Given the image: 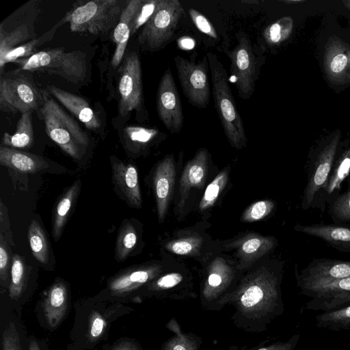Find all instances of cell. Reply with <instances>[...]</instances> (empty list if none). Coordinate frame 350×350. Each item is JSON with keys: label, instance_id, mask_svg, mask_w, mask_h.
I'll return each mask as SVG.
<instances>
[{"label": "cell", "instance_id": "obj_43", "mask_svg": "<svg viewBox=\"0 0 350 350\" xmlns=\"http://www.w3.org/2000/svg\"><path fill=\"white\" fill-rule=\"evenodd\" d=\"M158 3L159 0H142L132 20L131 36L149 20L154 12Z\"/></svg>", "mask_w": 350, "mask_h": 350}, {"label": "cell", "instance_id": "obj_21", "mask_svg": "<svg viewBox=\"0 0 350 350\" xmlns=\"http://www.w3.org/2000/svg\"><path fill=\"white\" fill-rule=\"evenodd\" d=\"M112 176L116 185L126 197L129 204L135 208L142 206V196L136 168L125 164L116 158L111 161Z\"/></svg>", "mask_w": 350, "mask_h": 350}, {"label": "cell", "instance_id": "obj_2", "mask_svg": "<svg viewBox=\"0 0 350 350\" xmlns=\"http://www.w3.org/2000/svg\"><path fill=\"white\" fill-rule=\"evenodd\" d=\"M206 55L215 109L229 143L233 148L241 149L245 147L247 138L243 122L230 90L227 71L215 53L208 52Z\"/></svg>", "mask_w": 350, "mask_h": 350}, {"label": "cell", "instance_id": "obj_9", "mask_svg": "<svg viewBox=\"0 0 350 350\" xmlns=\"http://www.w3.org/2000/svg\"><path fill=\"white\" fill-rule=\"evenodd\" d=\"M296 277L300 293L310 297L305 308L329 312L350 305V278L319 280Z\"/></svg>", "mask_w": 350, "mask_h": 350}, {"label": "cell", "instance_id": "obj_40", "mask_svg": "<svg viewBox=\"0 0 350 350\" xmlns=\"http://www.w3.org/2000/svg\"><path fill=\"white\" fill-rule=\"evenodd\" d=\"M228 176V171H223L207 186L199 205L201 211H204L215 204L219 193L226 185Z\"/></svg>", "mask_w": 350, "mask_h": 350}, {"label": "cell", "instance_id": "obj_47", "mask_svg": "<svg viewBox=\"0 0 350 350\" xmlns=\"http://www.w3.org/2000/svg\"><path fill=\"white\" fill-rule=\"evenodd\" d=\"M300 338L301 335L299 334H295L286 341L260 344L257 347L250 348V350H295Z\"/></svg>", "mask_w": 350, "mask_h": 350}, {"label": "cell", "instance_id": "obj_53", "mask_svg": "<svg viewBox=\"0 0 350 350\" xmlns=\"http://www.w3.org/2000/svg\"><path fill=\"white\" fill-rule=\"evenodd\" d=\"M29 350H41L36 340L31 339L29 342Z\"/></svg>", "mask_w": 350, "mask_h": 350}, {"label": "cell", "instance_id": "obj_15", "mask_svg": "<svg viewBox=\"0 0 350 350\" xmlns=\"http://www.w3.org/2000/svg\"><path fill=\"white\" fill-rule=\"evenodd\" d=\"M324 49L323 67L329 81L337 85L350 83V46L332 35Z\"/></svg>", "mask_w": 350, "mask_h": 350}, {"label": "cell", "instance_id": "obj_46", "mask_svg": "<svg viewBox=\"0 0 350 350\" xmlns=\"http://www.w3.org/2000/svg\"><path fill=\"white\" fill-rule=\"evenodd\" d=\"M189 14L193 23L199 31L212 38L217 39V33L214 26L204 14L194 8H190Z\"/></svg>", "mask_w": 350, "mask_h": 350}, {"label": "cell", "instance_id": "obj_28", "mask_svg": "<svg viewBox=\"0 0 350 350\" xmlns=\"http://www.w3.org/2000/svg\"><path fill=\"white\" fill-rule=\"evenodd\" d=\"M31 111L21 113L14 133H3L1 145L12 148H29L34 142Z\"/></svg>", "mask_w": 350, "mask_h": 350}, {"label": "cell", "instance_id": "obj_18", "mask_svg": "<svg viewBox=\"0 0 350 350\" xmlns=\"http://www.w3.org/2000/svg\"><path fill=\"white\" fill-rule=\"evenodd\" d=\"M175 180L173 155L165 157L157 165L153 178L158 218L164 219L172 198Z\"/></svg>", "mask_w": 350, "mask_h": 350}, {"label": "cell", "instance_id": "obj_19", "mask_svg": "<svg viewBox=\"0 0 350 350\" xmlns=\"http://www.w3.org/2000/svg\"><path fill=\"white\" fill-rule=\"evenodd\" d=\"M46 92L55 98L88 129H100L101 122L88 101L83 97L55 85H47Z\"/></svg>", "mask_w": 350, "mask_h": 350}, {"label": "cell", "instance_id": "obj_42", "mask_svg": "<svg viewBox=\"0 0 350 350\" xmlns=\"http://www.w3.org/2000/svg\"><path fill=\"white\" fill-rule=\"evenodd\" d=\"M275 206L273 201L264 200L258 201L248 207L242 215L244 222H253L262 219L271 213Z\"/></svg>", "mask_w": 350, "mask_h": 350}, {"label": "cell", "instance_id": "obj_33", "mask_svg": "<svg viewBox=\"0 0 350 350\" xmlns=\"http://www.w3.org/2000/svg\"><path fill=\"white\" fill-rule=\"evenodd\" d=\"M294 26L292 17L286 16L268 25L262 36L269 46H277L286 41L291 35Z\"/></svg>", "mask_w": 350, "mask_h": 350}, {"label": "cell", "instance_id": "obj_13", "mask_svg": "<svg viewBox=\"0 0 350 350\" xmlns=\"http://www.w3.org/2000/svg\"><path fill=\"white\" fill-rule=\"evenodd\" d=\"M42 92L24 76L4 77L0 80V109L5 113L33 111L42 105Z\"/></svg>", "mask_w": 350, "mask_h": 350}, {"label": "cell", "instance_id": "obj_56", "mask_svg": "<svg viewBox=\"0 0 350 350\" xmlns=\"http://www.w3.org/2000/svg\"><path fill=\"white\" fill-rule=\"evenodd\" d=\"M342 3L345 8L350 10V0L342 1Z\"/></svg>", "mask_w": 350, "mask_h": 350}, {"label": "cell", "instance_id": "obj_35", "mask_svg": "<svg viewBox=\"0 0 350 350\" xmlns=\"http://www.w3.org/2000/svg\"><path fill=\"white\" fill-rule=\"evenodd\" d=\"M30 38L27 24H23L10 31L0 27V59L11 50L29 41Z\"/></svg>", "mask_w": 350, "mask_h": 350}, {"label": "cell", "instance_id": "obj_36", "mask_svg": "<svg viewBox=\"0 0 350 350\" xmlns=\"http://www.w3.org/2000/svg\"><path fill=\"white\" fill-rule=\"evenodd\" d=\"M12 260L9 295L12 299H18L25 290L27 271L23 257L18 254H14Z\"/></svg>", "mask_w": 350, "mask_h": 350}, {"label": "cell", "instance_id": "obj_38", "mask_svg": "<svg viewBox=\"0 0 350 350\" xmlns=\"http://www.w3.org/2000/svg\"><path fill=\"white\" fill-rule=\"evenodd\" d=\"M173 329L174 335L166 340L161 350H201L202 340L200 337L193 333H186Z\"/></svg>", "mask_w": 350, "mask_h": 350}, {"label": "cell", "instance_id": "obj_37", "mask_svg": "<svg viewBox=\"0 0 350 350\" xmlns=\"http://www.w3.org/2000/svg\"><path fill=\"white\" fill-rule=\"evenodd\" d=\"M347 185L346 191L326 208L333 223L350 225V179Z\"/></svg>", "mask_w": 350, "mask_h": 350}, {"label": "cell", "instance_id": "obj_50", "mask_svg": "<svg viewBox=\"0 0 350 350\" xmlns=\"http://www.w3.org/2000/svg\"><path fill=\"white\" fill-rule=\"evenodd\" d=\"M0 204L1 231H3L4 229L5 232H7V235L5 238L8 239L7 241L9 242L10 244L12 243L14 245V244L12 240V232L10 230V226L8 221L7 208L3 203L2 200L0 201Z\"/></svg>", "mask_w": 350, "mask_h": 350}, {"label": "cell", "instance_id": "obj_10", "mask_svg": "<svg viewBox=\"0 0 350 350\" xmlns=\"http://www.w3.org/2000/svg\"><path fill=\"white\" fill-rule=\"evenodd\" d=\"M235 273L223 258H217L210 265L200 291V305L206 310L219 311L228 305L238 284Z\"/></svg>", "mask_w": 350, "mask_h": 350}, {"label": "cell", "instance_id": "obj_41", "mask_svg": "<svg viewBox=\"0 0 350 350\" xmlns=\"http://www.w3.org/2000/svg\"><path fill=\"white\" fill-rule=\"evenodd\" d=\"M124 133L130 142L140 146L148 145L157 138L163 137V133L159 130L142 126H128Z\"/></svg>", "mask_w": 350, "mask_h": 350}, {"label": "cell", "instance_id": "obj_49", "mask_svg": "<svg viewBox=\"0 0 350 350\" xmlns=\"http://www.w3.org/2000/svg\"><path fill=\"white\" fill-rule=\"evenodd\" d=\"M105 327V321L98 312L91 314L89 325V335L92 340L98 338L103 333Z\"/></svg>", "mask_w": 350, "mask_h": 350}, {"label": "cell", "instance_id": "obj_22", "mask_svg": "<svg viewBox=\"0 0 350 350\" xmlns=\"http://www.w3.org/2000/svg\"><path fill=\"white\" fill-rule=\"evenodd\" d=\"M208 154L205 148L198 150L185 165L180 180V199L178 207L183 208L192 187H201L206 178Z\"/></svg>", "mask_w": 350, "mask_h": 350}, {"label": "cell", "instance_id": "obj_55", "mask_svg": "<svg viewBox=\"0 0 350 350\" xmlns=\"http://www.w3.org/2000/svg\"><path fill=\"white\" fill-rule=\"evenodd\" d=\"M226 350H250V347L247 346H232Z\"/></svg>", "mask_w": 350, "mask_h": 350}, {"label": "cell", "instance_id": "obj_7", "mask_svg": "<svg viewBox=\"0 0 350 350\" xmlns=\"http://www.w3.org/2000/svg\"><path fill=\"white\" fill-rule=\"evenodd\" d=\"M237 41L232 49H223L229 57L230 79L239 96L248 100L252 96L258 79L262 59L257 53L249 36L243 31L235 33Z\"/></svg>", "mask_w": 350, "mask_h": 350}, {"label": "cell", "instance_id": "obj_25", "mask_svg": "<svg viewBox=\"0 0 350 350\" xmlns=\"http://www.w3.org/2000/svg\"><path fill=\"white\" fill-rule=\"evenodd\" d=\"M68 289L62 281L53 283L47 291L42 306L49 325L55 328L64 319L68 309Z\"/></svg>", "mask_w": 350, "mask_h": 350}, {"label": "cell", "instance_id": "obj_26", "mask_svg": "<svg viewBox=\"0 0 350 350\" xmlns=\"http://www.w3.org/2000/svg\"><path fill=\"white\" fill-rule=\"evenodd\" d=\"M0 164L21 173H36L49 167L38 155L3 145L0 146Z\"/></svg>", "mask_w": 350, "mask_h": 350}, {"label": "cell", "instance_id": "obj_16", "mask_svg": "<svg viewBox=\"0 0 350 350\" xmlns=\"http://www.w3.org/2000/svg\"><path fill=\"white\" fill-rule=\"evenodd\" d=\"M350 179V143L338 150L327 184L317 203L316 209L323 213L342 192V185Z\"/></svg>", "mask_w": 350, "mask_h": 350}, {"label": "cell", "instance_id": "obj_14", "mask_svg": "<svg viewBox=\"0 0 350 350\" xmlns=\"http://www.w3.org/2000/svg\"><path fill=\"white\" fill-rule=\"evenodd\" d=\"M157 111L166 129L178 133L184 122V116L178 91L170 68L164 72L157 94Z\"/></svg>", "mask_w": 350, "mask_h": 350}, {"label": "cell", "instance_id": "obj_29", "mask_svg": "<svg viewBox=\"0 0 350 350\" xmlns=\"http://www.w3.org/2000/svg\"><path fill=\"white\" fill-rule=\"evenodd\" d=\"M80 185L79 180L75 182L61 197L56 205L52 227V235L55 241H57L62 236L70 209L78 196Z\"/></svg>", "mask_w": 350, "mask_h": 350}, {"label": "cell", "instance_id": "obj_34", "mask_svg": "<svg viewBox=\"0 0 350 350\" xmlns=\"http://www.w3.org/2000/svg\"><path fill=\"white\" fill-rule=\"evenodd\" d=\"M277 241L272 237H252L245 239L240 244L239 252L244 258L254 259L272 250Z\"/></svg>", "mask_w": 350, "mask_h": 350}, {"label": "cell", "instance_id": "obj_51", "mask_svg": "<svg viewBox=\"0 0 350 350\" xmlns=\"http://www.w3.org/2000/svg\"><path fill=\"white\" fill-rule=\"evenodd\" d=\"M195 40L190 37L184 36L177 41L178 47L183 50H191L195 46Z\"/></svg>", "mask_w": 350, "mask_h": 350}, {"label": "cell", "instance_id": "obj_8", "mask_svg": "<svg viewBox=\"0 0 350 350\" xmlns=\"http://www.w3.org/2000/svg\"><path fill=\"white\" fill-rule=\"evenodd\" d=\"M185 10L178 0H159L157 7L138 36L144 51L154 52L165 48L172 40Z\"/></svg>", "mask_w": 350, "mask_h": 350}, {"label": "cell", "instance_id": "obj_48", "mask_svg": "<svg viewBox=\"0 0 350 350\" xmlns=\"http://www.w3.org/2000/svg\"><path fill=\"white\" fill-rule=\"evenodd\" d=\"M3 350H22L15 325L10 322L2 335Z\"/></svg>", "mask_w": 350, "mask_h": 350}, {"label": "cell", "instance_id": "obj_27", "mask_svg": "<svg viewBox=\"0 0 350 350\" xmlns=\"http://www.w3.org/2000/svg\"><path fill=\"white\" fill-rule=\"evenodd\" d=\"M185 283L184 275L178 272L165 274L150 282L148 289L155 295L170 300H184L196 297L189 289L180 287Z\"/></svg>", "mask_w": 350, "mask_h": 350}, {"label": "cell", "instance_id": "obj_3", "mask_svg": "<svg viewBox=\"0 0 350 350\" xmlns=\"http://www.w3.org/2000/svg\"><path fill=\"white\" fill-rule=\"evenodd\" d=\"M41 92L42 102L39 111L47 135L67 154L79 159L81 148L89 144L88 135L46 91Z\"/></svg>", "mask_w": 350, "mask_h": 350}, {"label": "cell", "instance_id": "obj_20", "mask_svg": "<svg viewBox=\"0 0 350 350\" xmlns=\"http://www.w3.org/2000/svg\"><path fill=\"white\" fill-rule=\"evenodd\" d=\"M295 275L304 278L337 280L350 278V260L327 258H313Z\"/></svg>", "mask_w": 350, "mask_h": 350}, {"label": "cell", "instance_id": "obj_5", "mask_svg": "<svg viewBox=\"0 0 350 350\" xmlns=\"http://www.w3.org/2000/svg\"><path fill=\"white\" fill-rule=\"evenodd\" d=\"M124 6L118 0L78 1L64 18L72 32L105 33L116 27Z\"/></svg>", "mask_w": 350, "mask_h": 350}, {"label": "cell", "instance_id": "obj_31", "mask_svg": "<svg viewBox=\"0 0 350 350\" xmlns=\"http://www.w3.org/2000/svg\"><path fill=\"white\" fill-rule=\"evenodd\" d=\"M316 326L332 331L350 329V305L338 310L322 312L315 317Z\"/></svg>", "mask_w": 350, "mask_h": 350}, {"label": "cell", "instance_id": "obj_54", "mask_svg": "<svg viewBox=\"0 0 350 350\" xmlns=\"http://www.w3.org/2000/svg\"><path fill=\"white\" fill-rule=\"evenodd\" d=\"M280 1L286 4H297L304 3L306 0H282Z\"/></svg>", "mask_w": 350, "mask_h": 350}, {"label": "cell", "instance_id": "obj_32", "mask_svg": "<svg viewBox=\"0 0 350 350\" xmlns=\"http://www.w3.org/2000/svg\"><path fill=\"white\" fill-rule=\"evenodd\" d=\"M28 238L31 252L42 264H46L49 258V249L44 231L36 220H31L28 228Z\"/></svg>", "mask_w": 350, "mask_h": 350}, {"label": "cell", "instance_id": "obj_57", "mask_svg": "<svg viewBox=\"0 0 350 350\" xmlns=\"http://www.w3.org/2000/svg\"><path fill=\"white\" fill-rule=\"evenodd\" d=\"M241 2L243 3H256L258 4V1H242Z\"/></svg>", "mask_w": 350, "mask_h": 350}, {"label": "cell", "instance_id": "obj_12", "mask_svg": "<svg viewBox=\"0 0 350 350\" xmlns=\"http://www.w3.org/2000/svg\"><path fill=\"white\" fill-rule=\"evenodd\" d=\"M174 60L180 84L187 99L197 108H206L211 93L206 55L198 62L179 55H176Z\"/></svg>", "mask_w": 350, "mask_h": 350}, {"label": "cell", "instance_id": "obj_52", "mask_svg": "<svg viewBox=\"0 0 350 350\" xmlns=\"http://www.w3.org/2000/svg\"><path fill=\"white\" fill-rule=\"evenodd\" d=\"M111 350H140L134 343L130 341H122L115 345Z\"/></svg>", "mask_w": 350, "mask_h": 350}, {"label": "cell", "instance_id": "obj_44", "mask_svg": "<svg viewBox=\"0 0 350 350\" xmlns=\"http://www.w3.org/2000/svg\"><path fill=\"white\" fill-rule=\"evenodd\" d=\"M202 239L199 237H187L168 243L166 248L178 255H187L195 253L200 247Z\"/></svg>", "mask_w": 350, "mask_h": 350}, {"label": "cell", "instance_id": "obj_17", "mask_svg": "<svg viewBox=\"0 0 350 350\" xmlns=\"http://www.w3.org/2000/svg\"><path fill=\"white\" fill-rule=\"evenodd\" d=\"M297 232L315 237L324 241L334 250L350 253V225L332 224H314L295 226Z\"/></svg>", "mask_w": 350, "mask_h": 350}, {"label": "cell", "instance_id": "obj_23", "mask_svg": "<svg viewBox=\"0 0 350 350\" xmlns=\"http://www.w3.org/2000/svg\"><path fill=\"white\" fill-rule=\"evenodd\" d=\"M161 272L158 266L137 268L122 273L113 278L109 288L116 295H123L137 290L144 284L151 282Z\"/></svg>", "mask_w": 350, "mask_h": 350}, {"label": "cell", "instance_id": "obj_24", "mask_svg": "<svg viewBox=\"0 0 350 350\" xmlns=\"http://www.w3.org/2000/svg\"><path fill=\"white\" fill-rule=\"evenodd\" d=\"M142 0H130L125 2L120 20L113 29V39L116 44L111 60L113 68L122 61L128 40L131 36V23L134 15Z\"/></svg>", "mask_w": 350, "mask_h": 350}, {"label": "cell", "instance_id": "obj_45", "mask_svg": "<svg viewBox=\"0 0 350 350\" xmlns=\"http://www.w3.org/2000/svg\"><path fill=\"white\" fill-rule=\"evenodd\" d=\"M12 261L8 241L3 234L0 233V281L2 288L8 286V273Z\"/></svg>", "mask_w": 350, "mask_h": 350}, {"label": "cell", "instance_id": "obj_30", "mask_svg": "<svg viewBox=\"0 0 350 350\" xmlns=\"http://www.w3.org/2000/svg\"><path fill=\"white\" fill-rule=\"evenodd\" d=\"M66 20L64 18L58 23H57L50 31L45 33L37 39H32L29 41L22 44L21 45L16 47L15 49L9 51L3 57L0 59V73L2 76L3 70L6 64L10 62H14L16 60L21 58L29 57L33 54L38 52L37 46L41 45L44 42H46L53 38L57 29L61 26Z\"/></svg>", "mask_w": 350, "mask_h": 350}, {"label": "cell", "instance_id": "obj_39", "mask_svg": "<svg viewBox=\"0 0 350 350\" xmlns=\"http://www.w3.org/2000/svg\"><path fill=\"white\" fill-rule=\"evenodd\" d=\"M137 234L129 222L125 223L120 229L116 245V258L119 261L125 260L137 242Z\"/></svg>", "mask_w": 350, "mask_h": 350}, {"label": "cell", "instance_id": "obj_6", "mask_svg": "<svg viewBox=\"0 0 350 350\" xmlns=\"http://www.w3.org/2000/svg\"><path fill=\"white\" fill-rule=\"evenodd\" d=\"M340 132L336 131L310 152L306 165V181L301 202L304 211L316 209L317 201L327 184L340 148Z\"/></svg>", "mask_w": 350, "mask_h": 350}, {"label": "cell", "instance_id": "obj_4", "mask_svg": "<svg viewBox=\"0 0 350 350\" xmlns=\"http://www.w3.org/2000/svg\"><path fill=\"white\" fill-rule=\"evenodd\" d=\"M14 63L18 66L16 72L25 70L57 75L75 84L81 83L87 75L86 55L79 51L65 52L63 47L40 51Z\"/></svg>", "mask_w": 350, "mask_h": 350}, {"label": "cell", "instance_id": "obj_11", "mask_svg": "<svg viewBox=\"0 0 350 350\" xmlns=\"http://www.w3.org/2000/svg\"><path fill=\"white\" fill-rule=\"evenodd\" d=\"M120 71L119 115L124 117L129 112L135 111L147 116L144 105L141 62L135 51L124 53Z\"/></svg>", "mask_w": 350, "mask_h": 350}, {"label": "cell", "instance_id": "obj_1", "mask_svg": "<svg viewBox=\"0 0 350 350\" xmlns=\"http://www.w3.org/2000/svg\"><path fill=\"white\" fill-rule=\"evenodd\" d=\"M282 277L281 268L262 267L239 281L228 304L234 308L231 319L238 328L262 333L283 314Z\"/></svg>", "mask_w": 350, "mask_h": 350}]
</instances>
